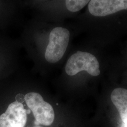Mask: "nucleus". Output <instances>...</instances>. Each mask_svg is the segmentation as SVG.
I'll return each mask as SVG.
<instances>
[{
	"label": "nucleus",
	"instance_id": "f257e3e1",
	"mask_svg": "<svg viewBox=\"0 0 127 127\" xmlns=\"http://www.w3.org/2000/svg\"><path fill=\"white\" fill-rule=\"evenodd\" d=\"M65 72L70 76H73L82 71H85L93 76L100 74L99 64L93 55L86 52L78 51L68 59Z\"/></svg>",
	"mask_w": 127,
	"mask_h": 127
},
{
	"label": "nucleus",
	"instance_id": "f03ea898",
	"mask_svg": "<svg viewBox=\"0 0 127 127\" xmlns=\"http://www.w3.org/2000/svg\"><path fill=\"white\" fill-rule=\"evenodd\" d=\"M28 107L31 110L35 119V124L50 126L53 123L55 114L53 107L45 102L38 93L30 92L24 97Z\"/></svg>",
	"mask_w": 127,
	"mask_h": 127
},
{
	"label": "nucleus",
	"instance_id": "7ed1b4c3",
	"mask_svg": "<svg viewBox=\"0 0 127 127\" xmlns=\"http://www.w3.org/2000/svg\"><path fill=\"white\" fill-rule=\"evenodd\" d=\"M69 38L70 32L66 28L56 27L51 31L45 53L48 62L55 63L62 58L67 48Z\"/></svg>",
	"mask_w": 127,
	"mask_h": 127
},
{
	"label": "nucleus",
	"instance_id": "20e7f679",
	"mask_svg": "<svg viewBox=\"0 0 127 127\" xmlns=\"http://www.w3.org/2000/svg\"><path fill=\"white\" fill-rule=\"evenodd\" d=\"M27 122V111L18 101L11 103L0 115V127H24Z\"/></svg>",
	"mask_w": 127,
	"mask_h": 127
},
{
	"label": "nucleus",
	"instance_id": "39448f33",
	"mask_svg": "<svg viewBox=\"0 0 127 127\" xmlns=\"http://www.w3.org/2000/svg\"><path fill=\"white\" fill-rule=\"evenodd\" d=\"M90 13L96 17H104L127 9L126 0H92L89 4Z\"/></svg>",
	"mask_w": 127,
	"mask_h": 127
},
{
	"label": "nucleus",
	"instance_id": "423d86ee",
	"mask_svg": "<svg viewBox=\"0 0 127 127\" xmlns=\"http://www.w3.org/2000/svg\"><path fill=\"white\" fill-rule=\"evenodd\" d=\"M111 98L120 114L123 123L127 124V90L116 88L112 92Z\"/></svg>",
	"mask_w": 127,
	"mask_h": 127
},
{
	"label": "nucleus",
	"instance_id": "0eeeda50",
	"mask_svg": "<svg viewBox=\"0 0 127 127\" xmlns=\"http://www.w3.org/2000/svg\"><path fill=\"white\" fill-rule=\"evenodd\" d=\"M67 9L71 12H77L86 5L90 0H66L65 1Z\"/></svg>",
	"mask_w": 127,
	"mask_h": 127
}]
</instances>
